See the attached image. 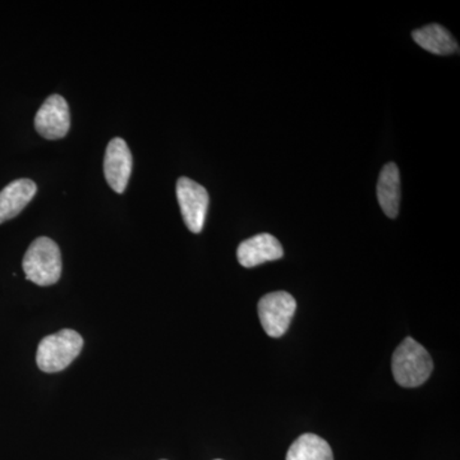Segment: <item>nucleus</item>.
Returning a JSON list of instances; mask_svg holds the SVG:
<instances>
[{"mask_svg":"<svg viewBox=\"0 0 460 460\" xmlns=\"http://www.w3.org/2000/svg\"><path fill=\"white\" fill-rule=\"evenodd\" d=\"M286 460H334L328 441L314 434H305L290 445Z\"/></svg>","mask_w":460,"mask_h":460,"instance_id":"12","label":"nucleus"},{"mask_svg":"<svg viewBox=\"0 0 460 460\" xmlns=\"http://www.w3.org/2000/svg\"><path fill=\"white\" fill-rule=\"evenodd\" d=\"M378 204L390 219H395L401 208V172L395 163L384 166L377 181Z\"/></svg>","mask_w":460,"mask_h":460,"instance_id":"10","label":"nucleus"},{"mask_svg":"<svg viewBox=\"0 0 460 460\" xmlns=\"http://www.w3.org/2000/svg\"><path fill=\"white\" fill-rule=\"evenodd\" d=\"M177 199L184 224L192 233H201L208 208V193L198 181L181 177L177 181Z\"/></svg>","mask_w":460,"mask_h":460,"instance_id":"5","label":"nucleus"},{"mask_svg":"<svg viewBox=\"0 0 460 460\" xmlns=\"http://www.w3.org/2000/svg\"><path fill=\"white\" fill-rule=\"evenodd\" d=\"M217 460H222V459H217Z\"/></svg>","mask_w":460,"mask_h":460,"instance_id":"13","label":"nucleus"},{"mask_svg":"<svg viewBox=\"0 0 460 460\" xmlns=\"http://www.w3.org/2000/svg\"><path fill=\"white\" fill-rule=\"evenodd\" d=\"M296 310L295 296L287 292H272L259 302V317L263 330L271 338H280L289 329Z\"/></svg>","mask_w":460,"mask_h":460,"instance_id":"4","label":"nucleus"},{"mask_svg":"<svg viewBox=\"0 0 460 460\" xmlns=\"http://www.w3.org/2000/svg\"><path fill=\"white\" fill-rule=\"evenodd\" d=\"M411 38L422 49L436 54V56H450V54L459 51L458 42L454 39L452 33L438 23L416 30L411 33Z\"/></svg>","mask_w":460,"mask_h":460,"instance_id":"11","label":"nucleus"},{"mask_svg":"<svg viewBox=\"0 0 460 460\" xmlns=\"http://www.w3.org/2000/svg\"><path fill=\"white\" fill-rule=\"evenodd\" d=\"M133 159L128 145L122 138L115 137L109 142L104 157V174L111 189L123 193L128 186Z\"/></svg>","mask_w":460,"mask_h":460,"instance_id":"7","label":"nucleus"},{"mask_svg":"<svg viewBox=\"0 0 460 460\" xmlns=\"http://www.w3.org/2000/svg\"><path fill=\"white\" fill-rule=\"evenodd\" d=\"M22 268L27 280L40 287L53 286L62 275L59 247L53 239H35L23 257Z\"/></svg>","mask_w":460,"mask_h":460,"instance_id":"2","label":"nucleus"},{"mask_svg":"<svg viewBox=\"0 0 460 460\" xmlns=\"http://www.w3.org/2000/svg\"><path fill=\"white\" fill-rule=\"evenodd\" d=\"M284 255L280 242L269 233L257 234L239 244L238 261L244 268H255L261 263L275 261Z\"/></svg>","mask_w":460,"mask_h":460,"instance_id":"8","label":"nucleus"},{"mask_svg":"<svg viewBox=\"0 0 460 460\" xmlns=\"http://www.w3.org/2000/svg\"><path fill=\"white\" fill-rule=\"evenodd\" d=\"M38 187L31 180H17L0 190V224L16 217L36 195Z\"/></svg>","mask_w":460,"mask_h":460,"instance_id":"9","label":"nucleus"},{"mask_svg":"<svg viewBox=\"0 0 460 460\" xmlns=\"http://www.w3.org/2000/svg\"><path fill=\"white\" fill-rule=\"evenodd\" d=\"M392 368L399 385L417 387L429 380L434 370V362L419 341L407 338L393 354Z\"/></svg>","mask_w":460,"mask_h":460,"instance_id":"1","label":"nucleus"},{"mask_svg":"<svg viewBox=\"0 0 460 460\" xmlns=\"http://www.w3.org/2000/svg\"><path fill=\"white\" fill-rule=\"evenodd\" d=\"M71 127L68 102L60 95H51L41 105L35 117L36 131L47 140L65 137Z\"/></svg>","mask_w":460,"mask_h":460,"instance_id":"6","label":"nucleus"},{"mask_svg":"<svg viewBox=\"0 0 460 460\" xmlns=\"http://www.w3.org/2000/svg\"><path fill=\"white\" fill-rule=\"evenodd\" d=\"M83 347V337L75 330L65 329L42 339L36 354V362L42 372H60L77 358Z\"/></svg>","mask_w":460,"mask_h":460,"instance_id":"3","label":"nucleus"}]
</instances>
